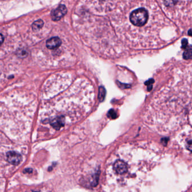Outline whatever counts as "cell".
I'll return each instance as SVG.
<instances>
[{"mask_svg":"<svg viewBox=\"0 0 192 192\" xmlns=\"http://www.w3.org/2000/svg\"><path fill=\"white\" fill-rule=\"evenodd\" d=\"M109 7L110 23L124 45L149 49L165 44L163 35L172 25L156 2L110 1Z\"/></svg>","mask_w":192,"mask_h":192,"instance_id":"obj_1","label":"cell"},{"mask_svg":"<svg viewBox=\"0 0 192 192\" xmlns=\"http://www.w3.org/2000/svg\"><path fill=\"white\" fill-rule=\"evenodd\" d=\"M184 73L177 78H173L155 93L149 105L151 112L171 117L184 115L191 110V69Z\"/></svg>","mask_w":192,"mask_h":192,"instance_id":"obj_2","label":"cell"},{"mask_svg":"<svg viewBox=\"0 0 192 192\" xmlns=\"http://www.w3.org/2000/svg\"><path fill=\"white\" fill-rule=\"evenodd\" d=\"M7 161L11 164L14 165H18L21 163L22 161L21 154L17 151H11L6 154Z\"/></svg>","mask_w":192,"mask_h":192,"instance_id":"obj_3","label":"cell"},{"mask_svg":"<svg viewBox=\"0 0 192 192\" xmlns=\"http://www.w3.org/2000/svg\"><path fill=\"white\" fill-rule=\"evenodd\" d=\"M67 9L64 5H59L56 9L54 10L51 13V18L54 21H59L66 13Z\"/></svg>","mask_w":192,"mask_h":192,"instance_id":"obj_4","label":"cell"},{"mask_svg":"<svg viewBox=\"0 0 192 192\" xmlns=\"http://www.w3.org/2000/svg\"><path fill=\"white\" fill-rule=\"evenodd\" d=\"M50 125L56 130L63 128L65 124V117L64 116H59L53 118L50 121Z\"/></svg>","mask_w":192,"mask_h":192,"instance_id":"obj_5","label":"cell"},{"mask_svg":"<svg viewBox=\"0 0 192 192\" xmlns=\"http://www.w3.org/2000/svg\"><path fill=\"white\" fill-rule=\"evenodd\" d=\"M62 43V40L58 37H54L46 41V47L50 50H55L59 48Z\"/></svg>","mask_w":192,"mask_h":192,"instance_id":"obj_6","label":"cell"},{"mask_svg":"<svg viewBox=\"0 0 192 192\" xmlns=\"http://www.w3.org/2000/svg\"><path fill=\"white\" fill-rule=\"evenodd\" d=\"M44 24V23L43 21L41 20V19H39L37 21H35L32 27V29L34 31H39V29H41L42 27H43Z\"/></svg>","mask_w":192,"mask_h":192,"instance_id":"obj_7","label":"cell"},{"mask_svg":"<svg viewBox=\"0 0 192 192\" xmlns=\"http://www.w3.org/2000/svg\"><path fill=\"white\" fill-rule=\"evenodd\" d=\"M4 41V37L0 33V46L3 43Z\"/></svg>","mask_w":192,"mask_h":192,"instance_id":"obj_8","label":"cell"},{"mask_svg":"<svg viewBox=\"0 0 192 192\" xmlns=\"http://www.w3.org/2000/svg\"><path fill=\"white\" fill-rule=\"evenodd\" d=\"M33 192H35V191H33Z\"/></svg>","mask_w":192,"mask_h":192,"instance_id":"obj_9","label":"cell"}]
</instances>
